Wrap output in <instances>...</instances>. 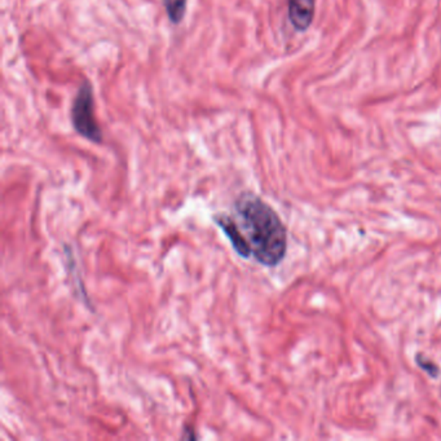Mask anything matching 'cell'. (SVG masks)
Listing matches in <instances>:
<instances>
[{
	"label": "cell",
	"instance_id": "obj_3",
	"mask_svg": "<svg viewBox=\"0 0 441 441\" xmlns=\"http://www.w3.org/2000/svg\"><path fill=\"white\" fill-rule=\"evenodd\" d=\"M316 0H288L289 18L298 32H305L314 17Z\"/></svg>",
	"mask_w": 441,
	"mask_h": 441
},
{
	"label": "cell",
	"instance_id": "obj_1",
	"mask_svg": "<svg viewBox=\"0 0 441 441\" xmlns=\"http://www.w3.org/2000/svg\"><path fill=\"white\" fill-rule=\"evenodd\" d=\"M214 220L241 257H254L262 265L276 267L286 255L285 225L277 212L254 193H242L231 215L219 214Z\"/></svg>",
	"mask_w": 441,
	"mask_h": 441
},
{
	"label": "cell",
	"instance_id": "obj_4",
	"mask_svg": "<svg viewBox=\"0 0 441 441\" xmlns=\"http://www.w3.org/2000/svg\"><path fill=\"white\" fill-rule=\"evenodd\" d=\"M172 24H180L186 12V0H162Z\"/></svg>",
	"mask_w": 441,
	"mask_h": 441
},
{
	"label": "cell",
	"instance_id": "obj_2",
	"mask_svg": "<svg viewBox=\"0 0 441 441\" xmlns=\"http://www.w3.org/2000/svg\"><path fill=\"white\" fill-rule=\"evenodd\" d=\"M72 127L80 136L89 141L100 144L103 141V132L98 127L95 117L94 91L89 82L82 83L72 106Z\"/></svg>",
	"mask_w": 441,
	"mask_h": 441
}]
</instances>
